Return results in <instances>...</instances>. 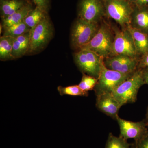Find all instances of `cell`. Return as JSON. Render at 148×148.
Segmentation results:
<instances>
[{"label":"cell","mask_w":148,"mask_h":148,"mask_svg":"<svg viewBox=\"0 0 148 148\" xmlns=\"http://www.w3.org/2000/svg\"><path fill=\"white\" fill-rule=\"evenodd\" d=\"M114 39V34L112 28L103 22L100 25L98 32L92 40L81 49H89L106 58L112 55Z\"/></svg>","instance_id":"obj_1"},{"label":"cell","mask_w":148,"mask_h":148,"mask_svg":"<svg viewBox=\"0 0 148 148\" xmlns=\"http://www.w3.org/2000/svg\"><path fill=\"white\" fill-rule=\"evenodd\" d=\"M144 84L142 69H138L112 93L122 106L128 103H135L139 89Z\"/></svg>","instance_id":"obj_2"},{"label":"cell","mask_w":148,"mask_h":148,"mask_svg":"<svg viewBox=\"0 0 148 148\" xmlns=\"http://www.w3.org/2000/svg\"><path fill=\"white\" fill-rule=\"evenodd\" d=\"M53 26L47 14L30 31V45L27 53H36L47 45L53 36Z\"/></svg>","instance_id":"obj_3"},{"label":"cell","mask_w":148,"mask_h":148,"mask_svg":"<svg viewBox=\"0 0 148 148\" xmlns=\"http://www.w3.org/2000/svg\"><path fill=\"white\" fill-rule=\"evenodd\" d=\"M74 56L75 63L83 73L98 79L104 65L103 57L85 49L78 50Z\"/></svg>","instance_id":"obj_4"},{"label":"cell","mask_w":148,"mask_h":148,"mask_svg":"<svg viewBox=\"0 0 148 148\" xmlns=\"http://www.w3.org/2000/svg\"><path fill=\"white\" fill-rule=\"evenodd\" d=\"M99 24L90 23L78 18L72 27L71 42L72 47L78 50L87 45L96 34Z\"/></svg>","instance_id":"obj_5"},{"label":"cell","mask_w":148,"mask_h":148,"mask_svg":"<svg viewBox=\"0 0 148 148\" xmlns=\"http://www.w3.org/2000/svg\"><path fill=\"white\" fill-rule=\"evenodd\" d=\"M106 16L114 20L122 28L130 25L135 5L127 0H105Z\"/></svg>","instance_id":"obj_6"},{"label":"cell","mask_w":148,"mask_h":148,"mask_svg":"<svg viewBox=\"0 0 148 148\" xmlns=\"http://www.w3.org/2000/svg\"><path fill=\"white\" fill-rule=\"evenodd\" d=\"M133 73H122L108 69L103 65L98 82L94 88L96 96L103 93H112Z\"/></svg>","instance_id":"obj_7"},{"label":"cell","mask_w":148,"mask_h":148,"mask_svg":"<svg viewBox=\"0 0 148 148\" xmlns=\"http://www.w3.org/2000/svg\"><path fill=\"white\" fill-rule=\"evenodd\" d=\"M114 34L112 51L111 56L125 55L133 58H139L133 38L131 33L126 28L119 29L117 27H112Z\"/></svg>","instance_id":"obj_8"},{"label":"cell","mask_w":148,"mask_h":148,"mask_svg":"<svg viewBox=\"0 0 148 148\" xmlns=\"http://www.w3.org/2000/svg\"><path fill=\"white\" fill-rule=\"evenodd\" d=\"M104 0H80L78 18L90 23L99 24L106 16Z\"/></svg>","instance_id":"obj_9"},{"label":"cell","mask_w":148,"mask_h":148,"mask_svg":"<svg viewBox=\"0 0 148 148\" xmlns=\"http://www.w3.org/2000/svg\"><path fill=\"white\" fill-rule=\"evenodd\" d=\"M140 58L125 55H114L104 58L103 63L107 69L122 73L131 74L138 69Z\"/></svg>","instance_id":"obj_10"},{"label":"cell","mask_w":148,"mask_h":148,"mask_svg":"<svg viewBox=\"0 0 148 148\" xmlns=\"http://www.w3.org/2000/svg\"><path fill=\"white\" fill-rule=\"evenodd\" d=\"M116 120L119 126V137L126 140L132 139L135 140V143L138 142L148 130L145 120L133 122L122 119L119 116Z\"/></svg>","instance_id":"obj_11"},{"label":"cell","mask_w":148,"mask_h":148,"mask_svg":"<svg viewBox=\"0 0 148 148\" xmlns=\"http://www.w3.org/2000/svg\"><path fill=\"white\" fill-rule=\"evenodd\" d=\"M96 96L97 108L106 115L116 120L119 116V111L121 106L112 93H103Z\"/></svg>","instance_id":"obj_12"},{"label":"cell","mask_w":148,"mask_h":148,"mask_svg":"<svg viewBox=\"0 0 148 148\" xmlns=\"http://www.w3.org/2000/svg\"><path fill=\"white\" fill-rule=\"evenodd\" d=\"M130 26L148 34V6H135L131 17Z\"/></svg>","instance_id":"obj_13"},{"label":"cell","mask_w":148,"mask_h":148,"mask_svg":"<svg viewBox=\"0 0 148 148\" xmlns=\"http://www.w3.org/2000/svg\"><path fill=\"white\" fill-rule=\"evenodd\" d=\"M126 28L132 35L137 55L140 58L148 51V34L130 25Z\"/></svg>","instance_id":"obj_14"},{"label":"cell","mask_w":148,"mask_h":148,"mask_svg":"<svg viewBox=\"0 0 148 148\" xmlns=\"http://www.w3.org/2000/svg\"><path fill=\"white\" fill-rule=\"evenodd\" d=\"M30 40V32L14 38L12 47L13 59L20 58L28 52Z\"/></svg>","instance_id":"obj_15"},{"label":"cell","mask_w":148,"mask_h":148,"mask_svg":"<svg viewBox=\"0 0 148 148\" xmlns=\"http://www.w3.org/2000/svg\"><path fill=\"white\" fill-rule=\"evenodd\" d=\"M33 9L31 3H27L15 13L2 18L3 28L9 27L23 21Z\"/></svg>","instance_id":"obj_16"},{"label":"cell","mask_w":148,"mask_h":148,"mask_svg":"<svg viewBox=\"0 0 148 148\" xmlns=\"http://www.w3.org/2000/svg\"><path fill=\"white\" fill-rule=\"evenodd\" d=\"M29 2L24 0H1V14L2 18L10 16Z\"/></svg>","instance_id":"obj_17"},{"label":"cell","mask_w":148,"mask_h":148,"mask_svg":"<svg viewBox=\"0 0 148 148\" xmlns=\"http://www.w3.org/2000/svg\"><path fill=\"white\" fill-rule=\"evenodd\" d=\"M14 38L2 36L0 38V59L1 61L13 59L12 55Z\"/></svg>","instance_id":"obj_18"},{"label":"cell","mask_w":148,"mask_h":148,"mask_svg":"<svg viewBox=\"0 0 148 148\" xmlns=\"http://www.w3.org/2000/svg\"><path fill=\"white\" fill-rule=\"evenodd\" d=\"M3 36L16 38L30 32L31 29L26 24L24 20L18 24H14L10 27L3 28Z\"/></svg>","instance_id":"obj_19"},{"label":"cell","mask_w":148,"mask_h":148,"mask_svg":"<svg viewBox=\"0 0 148 148\" xmlns=\"http://www.w3.org/2000/svg\"><path fill=\"white\" fill-rule=\"evenodd\" d=\"M47 14V13H45L39 8L36 6L24 18V21L31 30L36 27Z\"/></svg>","instance_id":"obj_20"},{"label":"cell","mask_w":148,"mask_h":148,"mask_svg":"<svg viewBox=\"0 0 148 148\" xmlns=\"http://www.w3.org/2000/svg\"><path fill=\"white\" fill-rule=\"evenodd\" d=\"M132 145L127 143V140H124L119 136H114L110 132L108 136L105 148H130Z\"/></svg>","instance_id":"obj_21"},{"label":"cell","mask_w":148,"mask_h":148,"mask_svg":"<svg viewBox=\"0 0 148 148\" xmlns=\"http://www.w3.org/2000/svg\"><path fill=\"white\" fill-rule=\"evenodd\" d=\"M58 90L61 95L81 96H87L88 95V93L83 91L79 85H72L66 87L59 86L58 87Z\"/></svg>","instance_id":"obj_22"},{"label":"cell","mask_w":148,"mask_h":148,"mask_svg":"<svg viewBox=\"0 0 148 148\" xmlns=\"http://www.w3.org/2000/svg\"><path fill=\"white\" fill-rule=\"evenodd\" d=\"M98 80V79L95 77L83 73L82 79L78 85L83 91L88 92L94 89Z\"/></svg>","instance_id":"obj_23"},{"label":"cell","mask_w":148,"mask_h":148,"mask_svg":"<svg viewBox=\"0 0 148 148\" xmlns=\"http://www.w3.org/2000/svg\"><path fill=\"white\" fill-rule=\"evenodd\" d=\"M36 6L39 8L45 13H47L49 7L50 0H33Z\"/></svg>","instance_id":"obj_24"},{"label":"cell","mask_w":148,"mask_h":148,"mask_svg":"<svg viewBox=\"0 0 148 148\" xmlns=\"http://www.w3.org/2000/svg\"><path fill=\"white\" fill-rule=\"evenodd\" d=\"M135 148H148V130L142 138L135 143Z\"/></svg>","instance_id":"obj_25"},{"label":"cell","mask_w":148,"mask_h":148,"mask_svg":"<svg viewBox=\"0 0 148 148\" xmlns=\"http://www.w3.org/2000/svg\"><path fill=\"white\" fill-rule=\"evenodd\" d=\"M148 67V51L139 59L138 69Z\"/></svg>","instance_id":"obj_26"},{"label":"cell","mask_w":148,"mask_h":148,"mask_svg":"<svg viewBox=\"0 0 148 148\" xmlns=\"http://www.w3.org/2000/svg\"><path fill=\"white\" fill-rule=\"evenodd\" d=\"M142 69V75L145 84L148 85V67L140 69Z\"/></svg>","instance_id":"obj_27"},{"label":"cell","mask_w":148,"mask_h":148,"mask_svg":"<svg viewBox=\"0 0 148 148\" xmlns=\"http://www.w3.org/2000/svg\"><path fill=\"white\" fill-rule=\"evenodd\" d=\"M135 5L138 7L148 6V0H138Z\"/></svg>","instance_id":"obj_28"},{"label":"cell","mask_w":148,"mask_h":148,"mask_svg":"<svg viewBox=\"0 0 148 148\" xmlns=\"http://www.w3.org/2000/svg\"><path fill=\"white\" fill-rule=\"evenodd\" d=\"M145 121L146 123H147V125L148 127V108L147 110V114H146V119L145 120Z\"/></svg>","instance_id":"obj_29"},{"label":"cell","mask_w":148,"mask_h":148,"mask_svg":"<svg viewBox=\"0 0 148 148\" xmlns=\"http://www.w3.org/2000/svg\"><path fill=\"white\" fill-rule=\"evenodd\" d=\"M127 1H128L130 2L131 3L133 4V5H135V3L137 2L138 0H127Z\"/></svg>","instance_id":"obj_30"},{"label":"cell","mask_w":148,"mask_h":148,"mask_svg":"<svg viewBox=\"0 0 148 148\" xmlns=\"http://www.w3.org/2000/svg\"><path fill=\"white\" fill-rule=\"evenodd\" d=\"M3 27L2 25H1L0 26V34H1L2 31V28Z\"/></svg>","instance_id":"obj_31"},{"label":"cell","mask_w":148,"mask_h":148,"mask_svg":"<svg viewBox=\"0 0 148 148\" xmlns=\"http://www.w3.org/2000/svg\"><path fill=\"white\" fill-rule=\"evenodd\" d=\"M135 148V145H132L131 146V148Z\"/></svg>","instance_id":"obj_32"},{"label":"cell","mask_w":148,"mask_h":148,"mask_svg":"<svg viewBox=\"0 0 148 148\" xmlns=\"http://www.w3.org/2000/svg\"><path fill=\"white\" fill-rule=\"evenodd\" d=\"M24 1H26L29 2V1H30V0H24Z\"/></svg>","instance_id":"obj_33"},{"label":"cell","mask_w":148,"mask_h":148,"mask_svg":"<svg viewBox=\"0 0 148 148\" xmlns=\"http://www.w3.org/2000/svg\"><path fill=\"white\" fill-rule=\"evenodd\" d=\"M104 1H105V0H104Z\"/></svg>","instance_id":"obj_34"}]
</instances>
